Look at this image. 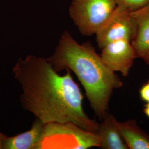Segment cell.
<instances>
[{"label":"cell","mask_w":149,"mask_h":149,"mask_svg":"<svg viewBox=\"0 0 149 149\" xmlns=\"http://www.w3.org/2000/svg\"><path fill=\"white\" fill-rule=\"evenodd\" d=\"M45 124L36 118L32 127L27 132L12 137H7L2 149H36Z\"/></svg>","instance_id":"cell-9"},{"label":"cell","mask_w":149,"mask_h":149,"mask_svg":"<svg viewBox=\"0 0 149 149\" xmlns=\"http://www.w3.org/2000/svg\"><path fill=\"white\" fill-rule=\"evenodd\" d=\"M101 57L109 69L127 76L138 58L132 42L120 40L107 44L102 48Z\"/></svg>","instance_id":"cell-6"},{"label":"cell","mask_w":149,"mask_h":149,"mask_svg":"<svg viewBox=\"0 0 149 149\" xmlns=\"http://www.w3.org/2000/svg\"><path fill=\"white\" fill-rule=\"evenodd\" d=\"M143 112L145 116L149 118V102H146V103L145 104Z\"/></svg>","instance_id":"cell-13"},{"label":"cell","mask_w":149,"mask_h":149,"mask_svg":"<svg viewBox=\"0 0 149 149\" xmlns=\"http://www.w3.org/2000/svg\"><path fill=\"white\" fill-rule=\"evenodd\" d=\"M47 59L58 72L63 70L74 72L85 90L91 108L102 120L108 113L113 91L123 84L90 43L80 44L66 31L55 52Z\"/></svg>","instance_id":"cell-2"},{"label":"cell","mask_w":149,"mask_h":149,"mask_svg":"<svg viewBox=\"0 0 149 149\" xmlns=\"http://www.w3.org/2000/svg\"><path fill=\"white\" fill-rule=\"evenodd\" d=\"M7 137V136L4 134L0 132V149H2L3 143Z\"/></svg>","instance_id":"cell-14"},{"label":"cell","mask_w":149,"mask_h":149,"mask_svg":"<svg viewBox=\"0 0 149 149\" xmlns=\"http://www.w3.org/2000/svg\"><path fill=\"white\" fill-rule=\"evenodd\" d=\"M118 127L129 149H149V135L134 119L118 122Z\"/></svg>","instance_id":"cell-10"},{"label":"cell","mask_w":149,"mask_h":149,"mask_svg":"<svg viewBox=\"0 0 149 149\" xmlns=\"http://www.w3.org/2000/svg\"><path fill=\"white\" fill-rule=\"evenodd\" d=\"M144 60L146 64L149 65V54L144 59Z\"/></svg>","instance_id":"cell-15"},{"label":"cell","mask_w":149,"mask_h":149,"mask_svg":"<svg viewBox=\"0 0 149 149\" xmlns=\"http://www.w3.org/2000/svg\"><path fill=\"white\" fill-rule=\"evenodd\" d=\"M132 13L137 31L132 44L138 58L144 60L149 54V3Z\"/></svg>","instance_id":"cell-8"},{"label":"cell","mask_w":149,"mask_h":149,"mask_svg":"<svg viewBox=\"0 0 149 149\" xmlns=\"http://www.w3.org/2000/svg\"><path fill=\"white\" fill-rule=\"evenodd\" d=\"M61 75L47 59L28 55L20 58L12 69L21 84L23 108L44 124L74 123L96 132L99 123L84 111L83 95L70 71Z\"/></svg>","instance_id":"cell-1"},{"label":"cell","mask_w":149,"mask_h":149,"mask_svg":"<svg viewBox=\"0 0 149 149\" xmlns=\"http://www.w3.org/2000/svg\"><path fill=\"white\" fill-rule=\"evenodd\" d=\"M100 141V148L104 149H129L118 127V121L112 114L107 113L99 123L96 132Z\"/></svg>","instance_id":"cell-7"},{"label":"cell","mask_w":149,"mask_h":149,"mask_svg":"<svg viewBox=\"0 0 149 149\" xmlns=\"http://www.w3.org/2000/svg\"><path fill=\"white\" fill-rule=\"evenodd\" d=\"M118 6L123 7L131 11H135L149 3V0H114Z\"/></svg>","instance_id":"cell-11"},{"label":"cell","mask_w":149,"mask_h":149,"mask_svg":"<svg viewBox=\"0 0 149 149\" xmlns=\"http://www.w3.org/2000/svg\"><path fill=\"white\" fill-rule=\"evenodd\" d=\"M139 95L141 100L146 102H149V80L145 83L139 90Z\"/></svg>","instance_id":"cell-12"},{"label":"cell","mask_w":149,"mask_h":149,"mask_svg":"<svg viewBox=\"0 0 149 149\" xmlns=\"http://www.w3.org/2000/svg\"><path fill=\"white\" fill-rule=\"evenodd\" d=\"M132 12L117 6L111 16L96 33V42L99 48L102 49L107 44L117 40L133 41L137 26Z\"/></svg>","instance_id":"cell-5"},{"label":"cell","mask_w":149,"mask_h":149,"mask_svg":"<svg viewBox=\"0 0 149 149\" xmlns=\"http://www.w3.org/2000/svg\"><path fill=\"white\" fill-rule=\"evenodd\" d=\"M116 7L114 0H72L69 15L80 33L90 36L96 34Z\"/></svg>","instance_id":"cell-4"},{"label":"cell","mask_w":149,"mask_h":149,"mask_svg":"<svg viewBox=\"0 0 149 149\" xmlns=\"http://www.w3.org/2000/svg\"><path fill=\"white\" fill-rule=\"evenodd\" d=\"M100 146L95 132L74 123H49L44 125L36 149H87Z\"/></svg>","instance_id":"cell-3"}]
</instances>
